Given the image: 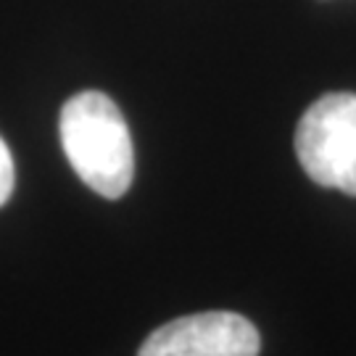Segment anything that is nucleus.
I'll use <instances>...</instances> for the list:
<instances>
[{"label":"nucleus","mask_w":356,"mask_h":356,"mask_svg":"<svg viewBox=\"0 0 356 356\" xmlns=\"http://www.w3.org/2000/svg\"><path fill=\"white\" fill-rule=\"evenodd\" d=\"M58 127L76 177L103 198H122L135 177V151L119 106L95 90L79 92L66 101Z\"/></svg>","instance_id":"obj_1"},{"label":"nucleus","mask_w":356,"mask_h":356,"mask_svg":"<svg viewBox=\"0 0 356 356\" xmlns=\"http://www.w3.org/2000/svg\"><path fill=\"white\" fill-rule=\"evenodd\" d=\"M261 338L235 312H204L153 330L138 356H259Z\"/></svg>","instance_id":"obj_3"},{"label":"nucleus","mask_w":356,"mask_h":356,"mask_svg":"<svg viewBox=\"0 0 356 356\" xmlns=\"http://www.w3.org/2000/svg\"><path fill=\"white\" fill-rule=\"evenodd\" d=\"M13 182H16V172H13V159L8 145L0 138V206L11 198Z\"/></svg>","instance_id":"obj_4"},{"label":"nucleus","mask_w":356,"mask_h":356,"mask_svg":"<svg viewBox=\"0 0 356 356\" xmlns=\"http://www.w3.org/2000/svg\"><path fill=\"white\" fill-rule=\"evenodd\" d=\"M296 153L304 172L322 188L356 195V95L330 92L298 122Z\"/></svg>","instance_id":"obj_2"}]
</instances>
